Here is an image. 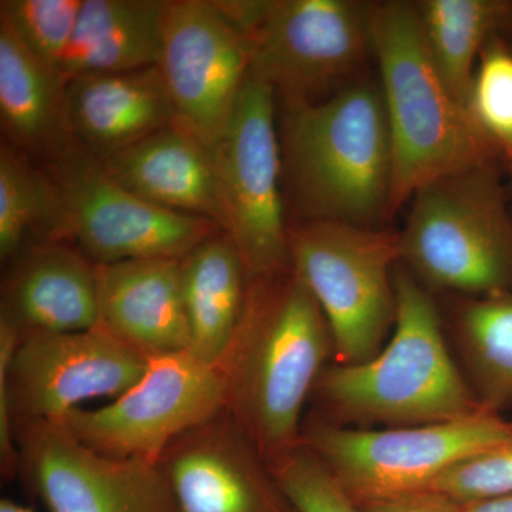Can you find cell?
I'll return each mask as SVG.
<instances>
[{
	"mask_svg": "<svg viewBox=\"0 0 512 512\" xmlns=\"http://www.w3.org/2000/svg\"><path fill=\"white\" fill-rule=\"evenodd\" d=\"M278 133L289 225L389 228L393 150L379 77L366 74L316 103L278 104Z\"/></svg>",
	"mask_w": 512,
	"mask_h": 512,
	"instance_id": "6da1fadb",
	"label": "cell"
},
{
	"mask_svg": "<svg viewBox=\"0 0 512 512\" xmlns=\"http://www.w3.org/2000/svg\"><path fill=\"white\" fill-rule=\"evenodd\" d=\"M332 355L325 315L298 276L251 279L247 311L221 366L227 412L266 463L301 444L303 407Z\"/></svg>",
	"mask_w": 512,
	"mask_h": 512,
	"instance_id": "7a4b0ae2",
	"label": "cell"
},
{
	"mask_svg": "<svg viewBox=\"0 0 512 512\" xmlns=\"http://www.w3.org/2000/svg\"><path fill=\"white\" fill-rule=\"evenodd\" d=\"M394 288L396 322L389 342L366 362L322 370L312 392L316 416L342 427L396 429L487 410L450 355L433 293L400 264Z\"/></svg>",
	"mask_w": 512,
	"mask_h": 512,
	"instance_id": "3957f363",
	"label": "cell"
},
{
	"mask_svg": "<svg viewBox=\"0 0 512 512\" xmlns=\"http://www.w3.org/2000/svg\"><path fill=\"white\" fill-rule=\"evenodd\" d=\"M375 63L393 150V210L424 185L501 161L437 69L416 2H376Z\"/></svg>",
	"mask_w": 512,
	"mask_h": 512,
	"instance_id": "277c9868",
	"label": "cell"
},
{
	"mask_svg": "<svg viewBox=\"0 0 512 512\" xmlns=\"http://www.w3.org/2000/svg\"><path fill=\"white\" fill-rule=\"evenodd\" d=\"M501 161L424 185L399 232V264L431 293L512 291V212Z\"/></svg>",
	"mask_w": 512,
	"mask_h": 512,
	"instance_id": "5b68a950",
	"label": "cell"
},
{
	"mask_svg": "<svg viewBox=\"0 0 512 512\" xmlns=\"http://www.w3.org/2000/svg\"><path fill=\"white\" fill-rule=\"evenodd\" d=\"M247 37L251 74L276 103H316L366 76L375 62L376 2L365 0H218Z\"/></svg>",
	"mask_w": 512,
	"mask_h": 512,
	"instance_id": "8992f818",
	"label": "cell"
},
{
	"mask_svg": "<svg viewBox=\"0 0 512 512\" xmlns=\"http://www.w3.org/2000/svg\"><path fill=\"white\" fill-rule=\"evenodd\" d=\"M146 357L97 325L82 332H25L0 316V467L18 477L15 431L60 421L87 400L117 399L146 373Z\"/></svg>",
	"mask_w": 512,
	"mask_h": 512,
	"instance_id": "52a82bcc",
	"label": "cell"
},
{
	"mask_svg": "<svg viewBox=\"0 0 512 512\" xmlns=\"http://www.w3.org/2000/svg\"><path fill=\"white\" fill-rule=\"evenodd\" d=\"M291 271L318 302L340 365H355L383 349L396 322L394 268L399 232L335 221L289 225Z\"/></svg>",
	"mask_w": 512,
	"mask_h": 512,
	"instance_id": "ba28073f",
	"label": "cell"
},
{
	"mask_svg": "<svg viewBox=\"0 0 512 512\" xmlns=\"http://www.w3.org/2000/svg\"><path fill=\"white\" fill-rule=\"evenodd\" d=\"M512 440L503 414L396 429L342 427L312 416L301 444L315 454L357 507L427 491L464 458Z\"/></svg>",
	"mask_w": 512,
	"mask_h": 512,
	"instance_id": "9c48e42d",
	"label": "cell"
},
{
	"mask_svg": "<svg viewBox=\"0 0 512 512\" xmlns=\"http://www.w3.org/2000/svg\"><path fill=\"white\" fill-rule=\"evenodd\" d=\"M208 150L220 187L224 232L237 245L251 279L291 271L274 90L251 74Z\"/></svg>",
	"mask_w": 512,
	"mask_h": 512,
	"instance_id": "30bf717a",
	"label": "cell"
},
{
	"mask_svg": "<svg viewBox=\"0 0 512 512\" xmlns=\"http://www.w3.org/2000/svg\"><path fill=\"white\" fill-rule=\"evenodd\" d=\"M40 165L59 195L64 241L76 245L93 264L184 258L224 231L207 218L165 210L138 197L74 141Z\"/></svg>",
	"mask_w": 512,
	"mask_h": 512,
	"instance_id": "8fae6325",
	"label": "cell"
},
{
	"mask_svg": "<svg viewBox=\"0 0 512 512\" xmlns=\"http://www.w3.org/2000/svg\"><path fill=\"white\" fill-rule=\"evenodd\" d=\"M225 409L224 369L187 350L151 359L144 376L107 406L79 407L60 421L96 453L157 464L178 437Z\"/></svg>",
	"mask_w": 512,
	"mask_h": 512,
	"instance_id": "7c38bea8",
	"label": "cell"
},
{
	"mask_svg": "<svg viewBox=\"0 0 512 512\" xmlns=\"http://www.w3.org/2000/svg\"><path fill=\"white\" fill-rule=\"evenodd\" d=\"M18 476L47 512H175L157 464L103 456L63 421H32L15 431Z\"/></svg>",
	"mask_w": 512,
	"mask_h": 512,
	"instance_id": "4fadbf2b",
	"label": "cell"
},
{
	"mask_svg": "<svg viewBox=\"0 0 512 512\" xmlns=\"http://www.w3.org/2000/svg\"><path fill=\"white\" fill-rule=\"evenodd\" d=\"M158 67L177 123L210 148L251 76L247 37L214 0H168Z\"/></svg>",
	"mask_w": 512,
	"mask_h": 512,
	"instance_id": "5bb4252c",
	"label": "cell"
},
{
	"mask_svg": "<svg viewBox=\"0 0 512 512\" xmlns=\"http://www.w3.org/2000/svg\"><path fill=\"white\" fill-rule=\"evenodd\" d=\"M157 466L175 512H295L227 409L178 437Z\"/></svg>",
	"mask_w": 512,
	"mask_h": 512,
	"instance_id": "9a60e30c",
	"label": "cell"
},
{
	"mask_svg": "<svg viewBox=\"0 0 512 512\" xmlns=\"http://www.w3.org/2000/svg\"><path fill=\"white\" fill-rule=\"evenodd\" d=\"M8 264L0 316L20 333L82 332L99 325L96 264L72 242H35Z\"/></svg>",
	"mask_w": 512,
	"mask_h": 512,
	"instance_id": "2e32d148",
	"label": "cell"
},
{
	"mask_svg": "<svg viewBox=\"0 0 512 512\" xmlns=\"http://www.w3.org/2000/svg\"><path fill=\"white\" fill-rule=\"evenodd\" d=\"M181 259L96 265L100 325L147 360L190 350Z\"/></svg>",
	"mask_w": 512,
	"mask_h": 512,
	"instance_id": "e0dca14e",
	"label": "cell"
},
{
	"mask_svg": "<svg viewBox=\"0 0 512 512\" xmlns=\"http://www.w3.org/2000/svg\"><path fill=\"white\" fill-rule=\"evenodd\" d=\"M66 117L74 143L97 158L177 123L158 66L73 77L66 83Z\"/></svg>",
	"mask_w": 512,
	"mask_h": 512,
	"instance_id": "ac0fdd59",
	"label": "cell"
},
{
	"mask_svg": "<svg viewBox=\"0 0 512 512\" xmlns=\"http://www.w3.org/2000/svg\"><path fill=\"white\" fill-rule=\"evenodd\" d=\"M99 160L117 183L138 197L165 210L207 218L224 229L210 150L180 124Z\"/></svg>",
	"mask_w": 512,
	"mask_h": 512,
	"instance_id": "d6986e66",
	"label": "cell"
},
{
	"mask_svg": "<svg viewBox=\"0 0 512 512\" xmlns=\"http://www.w3.org/2000/svg\"><path fill=\"white\" fill-rule=\"evenodd\" d=\"M2 143L45 164L73 143L66 117V82L37 60L0 22Z\"/></svg>",
	"mask_w": 512,
	"mask_h": 512,
	"instance_id": "ffe728a7",
	"label": "cell"
},
{
	"mask_svg": "<svg viewBox=\"0 0 512 512\" xmlns=\"http://www.w3.org/2000/svg\"><path fill=\"white\" fill-rule=\"evenodd\" d=\"M190 352L221 365L247 311L251 276L227 232L205 239L181 259Z\"/></svg>",
	"mask_w": 512,
	"mask_h": 512,
	"instance_id": "44dd1931",
	"label": "cell"
},
{
	"mask_svg": "<svg viewBox=\"0 0 512 512\" xmlns=\"http://www.w3.org/2000/svg\"><path fill=\"white\" fill-rule=\"evenodd\" d=\"M168 0H83L60 76L158 66Z\"/></svg>",
	"mask_w": 512,
	"mask_h": 512,
	"instance_id": "7402d4cb",
	"label": "cell"
},
{
	"mask_svg": "<svg viewBox=\"0 0 512 512\" xmlns=\"http://www.w3.org/2000/svg\"><path fill=\"white\" fill-rule=\"evenodd\" d=\"M416 8L437 69L468 110L481 53L512 33V0H421Z\"/></svg>",
	"mask_w": 512,
	"mask_h": 512,
	"instance_id": "603a6c76",
	"label": "cell"
},
{
	"mask_svg": "<svg viewBox=\"0 0 512 512\" xmlns=\"http://www.w3.org/2000/svg\"><path fill=\"white\" fill-rule=\"evenodd\" d=\"M454 336L468 383L490 412L512 409V291L481 298L454 296Z\"/></svg>",
	"mask_w": 512,
	"mask_h": 512,
	"instance_id": "cb8c5ba5",
	"label": "cell"
},
{
	"mask_svg": "<svg viewBox=\"0 0 512 512\" xmlns=\"http://www.w3.org/2000/svg\"><path fill=\"white\" fill-rule=\"evenodd\" d=\"M64 241L55 184L42 165L0 146V256L9 262L30 244Z\"/></svg>",
	"mask_w": 512,
	"mask_h": 512,
	"instance_id": "d4e9b609",
	"label": "cell"
},
{
	"mask_svg": "<svg viewBox=\"0 0 512 512\" xmlns=\"http://www.w3.org/2000/svg\"><path fill=\"white\" fill-rule=\"evenodd\" d=\"M468 113L501 161L512 167V50L495 39L481 53Z\"/></svg>",
	"mask_w": 512,
	"mask_h": 512,
	"instance_id": "484cf974",
	"label": "cell"
},
{
	"mask_svg": "<svg viewBox=\"0 0 512 512\" xmlns=\"http://www.w3.org/2000/svg\"><path fill=\"white\" fill-rule=\"evenodd\" d=\"M82 6L83 0H2L0 22L37 60L59 72Z\"/></svg>",
	"mask_w": 512,
	"mask_h": 512,
	"instance_id": "4316f807",
	"label": "cell"
},
{
	"mask_svg": "<svg viewBox=\"0 0 512 512\" xmlns=\"http://www.w3.org/2000/svg\"><path fill=\"white\" fill-rule=\"evenodd\" d=\"M268 466L295 512H362L303 444Z\"/></svg>",
	"mask_w": 512,
	"mask_h": 512,
	"instance_id": "83f0119b",
	"label": "cell"
},
{
	"mask_svg": "<svg viewBox=\"0 0 512 512\" xmlns=\"http://www.w3.org/2000/svg\"><path fill=\"white\" fill-rule=\"evenodd\" d=\"M460 504L512 495V440L458 461L434 480L429 490Z\"/></svg>",
	"mask_w": 512,
	"mask_h": 512,
	"instance_id": "f1b7e54d",
	"label": "cell"
},
{
	"mask_svg": "<svg viewBox=\"0 0 512 512\" xmlns=\"http://www.w3.org/2000/svg\"><path fill=\"white\" fill-rule=\"evenodd\" d=\"M359 508L362 512H464L463 505L433 491L403 495Z\"/></svg>",
	"mask_w": 512,
	"mask_h": 512,
	"instance_id": "f546056e",
	"label": "cell"
},
{
	"mask_svg": "<svg viewBox=\"0 0 512 512\" xmlns=\"http://www.w3.org/2000/svg\"><path fill=\"white\" fill-rule=\"evenodd\" d=\"M461 505H463L464 512H512V495L511 497L497 498V500Z\"/></svg>",
	"mask_w": 512,
	"mask_h": 512,
	"instance_id": "4dcf8cb0",
	"label": "cell"
},
{
	"mask_svg": "<svg viewBox=\"0 0 512 512\" xmlns=\"http://www.w3.org/2000/svg\"><path fill=\"white\" fill-rule=\"evenodd\" d=\"M0 512H33L30 508L25 505L15 503V501L9 500V498H2L0 501Z\"/></svg>",
	"mask_w": 512,
	"mask_h": 512,
	"instance_id": "1f68e13d",
	"label": "cell"
},
{
	"mask_svg": "<svg viewBox=\"0 0 512 512\" xmlns=\"http://www.w3.org/2000/svg\"><path fill=\"white\" fill-rule=\"evenodd\" d=\"M508 170H510V173H511V175H512V167L508 168Z\"/></svg>",
	"mask_w": 512,
	"mask_h": 512,
	"instance_id": "d6a6232c",
	"label": "cell"
}]
</instances>
